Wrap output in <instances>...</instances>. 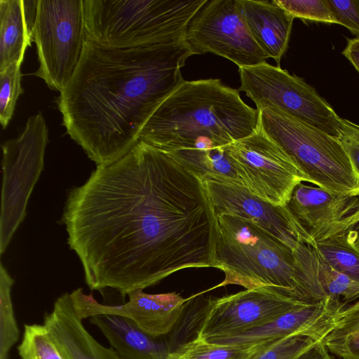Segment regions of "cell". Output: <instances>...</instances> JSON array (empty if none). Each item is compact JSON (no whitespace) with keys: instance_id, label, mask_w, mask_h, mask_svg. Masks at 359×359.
I'll use <instances>...</instances> for the list:
<instances>
[{"instance_id":"d4e9b609","label":"cell","mask_w":359,"mask_h":359,"mask_svg":"<svg viewBox=\"0 0 359 359\" xmlns=\"http://www.w3.org/2000/svg\"><path fill=\"white\" fill-rule=\"evenodd\" d=\"M318 341L313 336L297 334L266 343L248 359H295Z\"/></svg>"},{"instance_id":"30bf717a","label":"cell","mask_w":359,"mask_h":359,"mask_svg":"<svg viewBox=\"0 0 359 359\" xmlns=\"http://www.w3.org/2000/svg\"><path fill=\"white\" fill-rule=\"evenodd\" d=\"M228 155L243 186L274 205H285L298 184L311 182L259 122L251 135L228 146Z\"/></svg>"},{"instance_id":"603a6c76","label":"cell","mask_w":359,"mask_h":359,"mask_svg":"<svg viewBox=\"0 0 359 359\" xmlns=\"http://www.w3.org/2000/svg\"><path fill=\"white\" fill-rule=\"evenodd\" d=\"M17 349L21 359H68L44 324H25Z\"/></svg>"},{"instance_id":"7a4b0ae2","label":"cell","mask_w":359,"mask_h":359,"mask_svg":"<svg viewBox=\"0 0 359 359\" xmlns=\"http://www.w3.org/2000/svg\"><path fill=\"white\" fill-rule=\"evenodd\" d=\"M194 55L184 38L124 49L86 39L76 69L56 100L67 133L97 166L119 159L184 81L181 68Z\"/></svg>"},{"instance_id":"f1b7e54d","label":"cell","mask_w":359,"mask_h":359,"mask_svg":"<svg viewBox=\"0 0 359 359\" xmlns=\"http://www.w3.org/2000/svg\"><path fill=\"white\" fill-rule=\"evenodd\" d=\"M335 24L359 36V0H325Z\"/></svg>"},{"instance_id":"9c48e42d","label":"cell","mask_w":359,"mask_h":359,"mask_svg":"<svg viewBox=\"0 0 359 359\" xmlns=\"http://www.w3.org/2000/svg\"><path fill=\"white\" fill-rule=\"evenodd\" d=\"M48 128L41 112L30 116L21 135L2 145L0 252L26 216L29 196L43 169Z\"/></svg>"},{"instance_id":"cb8c5ba5","label":"cell","mask_w":359,"mask_h":359,"mask_svg":"<svg viewBox=\"0 0 359 359\" xmlns=\"http://www.w3.org/2000/svg\"><path fill=\"white\" fill-rule=\"evenodd\" d=\"M14 280L2 264L0 266V355H8L20 335L11 297Z\"/></svg>"},{"instance_id":"44dd1931","label":"cell","mask_w":359,"mask_h":359,"mask_svg":"<svg viewBox=\"0 0 359 359\" xmlns=\"http://www.w3.org/2000/svg\"><path fill=\"white\" fill-rule=\"evenodd\" d=\"M311 247L332 269L359 282V251L348 243L346 233L330 236Z\"/></svg>"},{"instance_id":"7c38bea8","label":"cell","mask_w":359,"mask_h":359,"mask_svg":"<svg viewBox=\"0 0 359 359\" xmlns=\"http://www.w3.org/2000/svg\"><path fill=\"white\" fill-rule=\"evenodd\" d=\"M306 304L264 289H246L209 298L196 337L201 340L236 334L271 321Z\"/></svg>"},{"instance_id":"ffe728a7","label":"cell","mask_w":359,"mask_h":359,"mask_svg":"<svg viewBox=\"0 0 359 359\" xmlns=\"http://www.w3.org/2000/svg\"><path fill=\"white\" fill-rule=\"evenodd\" d=\"M323 342L329 352L342 359H359V300L344 309Z\"/></svg>"},{"instance_id":"ba28073f","label":"cell","mask_w":359,"mask_h":359,"mask_svg":"<svg viewBox=\"0 0 359 359\" xmlns=\"http://www.w3.org/2000/svg\"><path fill=\"white\" fill-rule=\"evenodd\" d=\"M243 91L257 109L275 107L338 139L341 118L304 79L266 62L238 69Z\"/></svg>"},{"instance_id":"2e32d148","label":"cell","mask_w":359,"mask_h":359,"mask_svg":"<svg viewBox=\"0 0 359 359\" xmlns=\"http://www.w3.org/2000/svg\"><path fill=\"white\" fill-rule=\"evenodd\" d=\"M346 303L330 296L288 311L276 319L239 333L209 339L224 346H253L297 334L323 341L335 326Z\"/></svg>"},{"instance_id":"f546056e","label":"cell","mask_w":359,"mask_h":359,"mask_svg":"<svg viewBox=\"0 0 359 359\" xmlns=\"http://www.w3.org/2000/svg\"><path fill=\"white\" fill-rule=\"evenodd\" d=\"M337 140L347 154L359 180V126L341 118Z\"/></svg>"},{"instance_id":"1f68e13d","label":"cell","mask_w":359,"mask_h":359,"mask_svg":"<svg viewBox=\"0 0 359 359\" xmlns=\"http://www.w3.org/2000/svg\"><path fill=\"white\" fill-rule=\"evenodd\" d=\"M342 54L359 72V36L349 39Z\"/></svg>"},{"instance_id":"9a60e30c","label":"cell","mask_w":359,"mask_h":359,"mask_svg":"<svg viewBox=\"0 0 359 359\" xmlns=\"http://www.w3.org/2000/svg\"><path fill=\"white\" fill-rule=\"evenodd\" d=\"M313 244L334 234L346 233L355 223L359 198L302 183L284 205Z\"/></svg>"},{"instance_id":"7402d4cb","label":"cell","mask_w":359,"mask_h":359,"mask_svg":"<svg viewBox=\"0 0 359 359\" xmlns=\"http://www.w3.org/2000/svg\"><path fill=\"white\" fill-rule=\"evenodd\" d=\"M265 344L245 347L224 346L196 337L172 349L168 359H248Z\"/></svg>"},{"instance_id":"d6986e66","label":"cell","mask_w":359,"mask_h":359,"mask_svg":"<svg viewBox=\"0 0 359 359\" xmlns=\"http://www.w3.org/2000/svg\"><path fill=\"white\" fill-rule=\"evenodd\" d=\"M39 0H0V72L22 64L33 41Z\"/></svg>"},{"instance_id":"4dcf8cb0","label":"cell","mask_w":359,"mask_h":359,"mask_svg":"<svg viewBox=\"0 0 359 359\" xmlns=\"http://www.w3.org/2000/svg\"><path fill=\"white\" fill-rule=\"evenodd\" d=\"M295 359H332L322 341H318L297 356Z\"/></svg>"},{"instance_id":"484cf974","label":"cell","mask_w":359,"mask_h":359,"mask_svg":"<svg viewBox=\"0 0 359 359\" xmlns=\"http://www.w3.org/2000/svg\"><path fill=\"white\" fill-rule=\"evenodd\" d=\"M316 255L318 279L327 296L342 299L346 303L359 298V282L334 270Z\"/></svg>"},{"instance_id":"5b68a950","label":"cell","mask_w":359,"mask_h":359,"mask_svg":"<svg viewBox=\"0 0 359 359\" xmlns=\"http://www.w3.org/2000/svg\"><path fill=\"white\" fill-rule=\"evenodd\" d=\"M208 0H83L86 39L115 49L184 39Z\"/></svg>"},{"instance_id":"e0dca14e","label":"cell","mask_w":359,"mask_h":359,"mask_svg":"<svg viewBox=\"0 0 359 359\" xmlns=\"http://www.w3.org/2000/svg\"><path fill=\"white\" fill-rule=\"evenodd\" d=\"M43 324L68 359H121L111 347L100 344L77 316L70 293L65 292L44 315Z\"/></svg>"},{"instance_id":"4fadbf2b","label":"cell","mask_w":359,"mask_h":359,"mask_svg":"<svg viewBox=\"0 0 359 359\" xmlns=\"http://www.w3.org/2000/svg\"><path fill=\"white\" fill-rule=\"evenodd\" d=\"M215 217L228 214L250 220L293 250L313 245L284 205H274L241 184L211 178L202 180Z\"/></svg>"},{"instance_id":"ac0fdd59","label":"cell","mask_w":359,"mask_h":359,"mask_svg":"<svg viewBox=\"0 0 359 359\" xmlns=\"http://www.w3.org/2000/svg\"><path fill=\"white\" fill-rule=\"evenodd\" d=\"M239 10L255 41L280 67L288 48L294 17L275 0H237Z\"/></svg>"},{"instance_id":"6da1fadb","label":"cell","mask_w":359,"mask_h":359,"mask_svg":"<svg viewBox=\"0 0 359 359\" xmlns=\"http://www.w3.org/2000/svg\"><path fill=\"white\" fill-rule=\"evenodd\" d=\"M61 221L93 290L125 296L214 267L216 217L202 180L142 140L72 188Z\"/></svg>"},{"instance_id":"277c9868","label":"cell","mask_w":359,"mask_h":359,"mask_svg":"<svg viewBox=\"0 0 359 359\" xmlns=\"http://www.w3.org/2000/svg\"><path fill=\"white\" fill-rule=\"evenodd\" d=\"M216 228L214 267L225 275L219 286L264 289L305 303L327 296L310 245L293 250L255 223L232 215L216 216Z\"/></svg>"},{"instance_id":"52a82bcc","label":"cell","mask_w":359,"mask_h":359,"mask_svg":"<svg viewBox=\"0 0 359 359\" xmlns=\"http://www.w3.org/2000/svg\"><path fill=\"white\" fill-rule=\"evenodd\" d=\"M86 40L83 0H39L33 41L39 65L34 75L60 93L76 69Z\"/></svg>"},{"instance_id":"8fae6325","label":"cell","mask_w":359,"mask_h":359,"mask_svg":"<svg viewBox=\"0 0 359 359\" xmlns=\"http://www.w3.org/2000/svg\"><path fill=\"white\" fill-rule=\"evenodd\" d=\"M184 39L196 55L214 53L239 68L268 59L251 35L237 0H208L189 22Z\"/></svg>"},{"instance_id":"83f0119b","label":"cell","mask_w":359,"mask_h":359,"mask_svg":"<svg viewBox=\"0 0 359 359\" xmlns=\"http://www.w3.org/2000/svg\"><path fill=\"white\" fill-rule=\"evenodd\" d=\"M275 1L294 18L335 24L325 0Z\"/></svg>"},{"instance_id":"3957f363","label":"cell","mask_w":359,"mask_h":359,"mask_svg":"<svg viewBox=\"0 0 359 359\" xmlns=\"http://www.w3.org/2000/svg\"><path fill=\"white\" fill-rule=\"evenodd\" d=\"M259 112L219 79L184 81L156 108L139 140L178 161L251 135Z\"/></svg>"},{"instance_id":"4316f807","label":"cell","mask_w":359,"mask_h":359,"mask_svg":"<svg viewBox=\"0 0 359 359\" xmlns=\"http://www.w3.org/2000/svg\"><path fill=\"white\" fill-rule=\"evenodd\" d=\"M20 65L15 63L0 72V123L5 129L11 119L20 95L21 86Z\"/></svg>"},{"instance_id":"d6a6232c","label":"cell","mask_w":359,"mask_h":359,"mask_svg":"<svg viewBox=\"0 0 359 359\" xmlns=\"http://www.w3.org/2000/svg\"><path fill=\"white\" fill-rule=\"evenodd\" d=\"M348 243L359 251V219L357 223L346 233Z\"/></svg>"},{"instance_id":"8992f818","label":"cell","mask_w":359,"mask_h":359,"mask_svg":"<svg viewBox=\"0 0 359 359\" xmlns=\"http://www.w3.org/2000/svg\"><path fill=\"white\" fill-rule=\"evenodd\" d=\"M257 111L263 131L312 183L334 193L359 196V180L337 139L275 107Z\"/></svg>"},{"instance_id":"5bb4252c","label":"cell","mask_w":359,"mask_h":359,"mask_svg":"<svg viewBox=\"0 0 359 359\" xmlns=\"http://www.w3.org/2000/svg\"><path fill=\"white\" fill-rule=\"evenodd\" d=\"M77 316L81 320L97 315L127 318L143 332L153 337L168 334L181 317L189 299L173 292L151 294L143 290L128 294L129 300L121 305L102 304L82 288L70 293Z\"/></svg>"},{"instance_id":"836d02e7","label":"cell","mask_w":359,"mask_h":359,"mask_svg":"<svg viewBox=\"0 0 359 359\" xmlns=\"http://www.w3.org/2000/svg\"><path fill=\"white\" fill-rule=\"evenodd\" d=\"M0 359H8V355H0Z\"/></svg>"}]
</instances>
